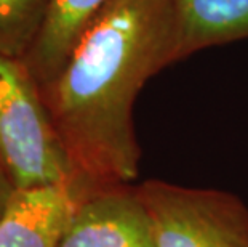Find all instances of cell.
Returning <instances> with one entry per match:
<instances>
[{"mask_svg":"<svg viewBox=\"0 0 248 247\" xmlns=\"http://www.w3.org/2000/svg\"><path fill=\"white\" fill-rule=\"evenodd\" d=\"M175 63L173 0H110L56 76L39 85L69 162L76 199L136 180V98L152 76Z\"/></svg>","mask_w":248,"mask_h":247,"instance_id":"cell-1","label":"cell"},{"mask_svg":"<svg viewBox=\"0 0 248 247\" xmlns=\"http://www.w3.org/2000/svg\"><path fill=\"white\" fill-rule=\"evenodd\" d=\"M50 0H0V53L23 58L39 35Z\"/></svg>","mask_w":248,"mask_h":247,"instance_id":"cell-8","label":"cell"},{"mask_svg":"<svg viewBox=\"0 0 248 247\" xmlns=\"http://www.w3.org/2000/svg\"><path fill=\"white\" fill-rule=\"evenodd\" d=\"M178 61L215 45L248 39V0H173Z\"/></svg>","mask_w":248,"mask_h":247,"instance_id":"cell-7","label":"cell"},{"mask_svg":"<svg viewBox=\"0 0 248 247\" xmlns=\"http://www.w3.org/2000/svg\"><path fill=\"white\" fill-rule=\"evenodd\" d=\"M0 159L15 188L69 185L71 167L21 58L0 53Z\"/></svg>","mask_w":248,"mask_h":247,"instance_id":"cell-2","label":"cell"},{"mask_svg":"<svg viewBox=\"0 0 248 247\" xmlns=\"http://www.w3.org/2000/svg\"><path fill=\"white\" fill-rule=\"evenodd\" d=\"M15 191V185L10 178L7 169H5L2 159H0V215L5 210V206H7L10 196L13 194Z\"/></svg>","mask_w":248,"mask_h":247,"instance_id":"cell-9","label":"cell"},{"mask_svg":"<svg viewBox=\"0 0 248 247\" xmlns=\"http://www.w3.org/2000/svg\"><path fill=\"white\" fill-rule=\"evenodd\" d=\"M60 247H157L149 214L135 185L78 198Z\"/></svg>","mask_w":248,"mask_h":247,"instance_id":"cell-4","label":"cell"},{"mask_svg":"<svg viewBox=\"0 0 248 247\" xmlns=\"http://www.w3.org/2000/svg\"><path fill=\"white\" fill-rule=\"evenodd\" d=\"M76 202L69 185L15 188L0 215V247H60Z\"/></svg>","mask_w":248,"mask_h":247,"instance_id":"cell-5","label":"cell"},{"mask_svg":"<svg viewBox=\"0 0 248 247\" xmlns=\"http://www.w3.org/2000/svg\"><path fill=\"white\" fill-rule=\"evenodd\" d=\"M109 2L110 0H50L40 33L23 58L39 85L56 76L88 24Z\"/></svg>","mask_w":248,"mask_h":247,"instance_id":"cell-6","label":"cell"},{"mask_svg":"<svg viewBox=\"0 0 248 247\" xmlns=\"http://www.w3.org/2000/svg\"><path fill=\"white\" fill-rule=\"evenodd\" d=\"M135 190L157 247H248V209L234 194L162 180Z\"/></svg>","mask_w":248,"mask_h":247,"instance_id":"cell-3","label":"cell"}]
</instances>
